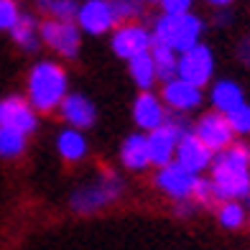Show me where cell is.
I'll return each instance as SVG.
<instances>
[{
	"label": "cell",
	"mask_w": 250,
	"mask_h": 250,
	"mask_svg": "<svg viewBox=\"0 0 250 250\" xmlns=\"http://www.w3.org/2000/svg\"><path fill=\"white\" fill-rule=\"evenodd\" d=\"M212 191L217 199L235 202L250 191V148L243 143L230 146L214 158Z\"/></svg>",
	"instance_id": "obj_1"
},
{
	"label": "cell",
	"mask_w": 250,
	"mask_h": 250,
	"mask_svg": "<svg viewBox=\"0 0 250 250\" xmlns=\"http://www.w3.org/2000/svg\"><path fill=\"white\" fill-rule=\"evenodd\" d=\"M28 95L36 110H51L66 97V74L59 64L41 62L28 77Z\"/></svg>",
	"instance_id": "obj_2"
},
{
	"label": "cell",
	"mask_w": 250,
	"mask_h": 250,
	"mask_svg": "<svg viewBox=\"0 0 250 250\" xmlns=\"http://www.w3.org/2000/svg\"><path fill=\"white\" fill-rule=\"evenodd\" d=\"M202 36V21L191 13H181V16H164L156 23L153 39L166 43L168 49H174L179 54H184L189 49H194Z\"/></svg>",
	"instance_id": "obj_3"
},
{
	"label": "cell",
	"mask_w": 250,
	"mask_h": 250,
	"mask_svg": "<svg viewBox=\"0 0 250 250\" xmlns=\"http://www.w3.org/2000/svg\"><path fill=\"white\" fill-rule=\"evenodd\" d=\"M187 123L181 120H171V123H164L161 128L151 130L146 135V141H148V156H151V164L156 166H168L171 164V156L179 146V138L181 135H187Z\"/></svg>",
	"instance_id": "obj_4"
},
{
	"label": "cell",
	"mask_w": 250,
	"mask_h": 250,
	"mask_svg": "<svg viewBox=\"0 0 250 250\" xmlns=\"http://www.w3.org/2000/svg\"><path fill=\"white\" fill-rule=\"evenodd\" d=\"M214 69V59H212V51L204 46V43H197L194 49H189L179 56L176 62V74L181 82H187L191 87H202L209 82Z\"/></svg>",
	"instance_id": "obj_5"
},
{
	"label": "cell",
	"mask_w": 250,
	"mask_h": 250,
	"mask_svg": "<svg viewBox=\"0 0 250 250\" xmlns=\"http://www.w3.org/2000/svg\"><path fill=\"white\" fill-rule=\"evenodd\" d=\"M194 135L212 153L214 151L222 153L232 146V128H230V123H227V118L220 115V112H207V115L197 123Z\"/></svg>",
	"instance_id": "obj_6"
},
{
	"label": "cell",
	"mask_w": 250,
	"mask_h": 250,
	"mask_svg": "<svg viewBox=\"0 0 250 250\" xmlns=\"http://www.w3.org/2000/svg\"><path fill=\"white\" fill-rule=\"evenodd\" d=\"M41 39L62 56H77L79 51V28L72 21H49V23H43Z\"/></svg>",
	"instance_id": "obj_7"
},
{
	"label": "cell",
	"mask_w": 250,
	"mask_h": 250,
	"mask_svg": "<svg viewBox=\"0 0 250 250\" xmlns=\"http://www.w3.org/2000/svg\"><path fill=\"white\" fill-rule=\"evenodd\" d=\"M120 187L123 184L118 176H107V181H102V184H95L84 191H77L72 197V207L77 212H95V209L105 207V204H110L120 194Z\"/></svg>",
	"instance_id": "obj_8"
},
{
	"label": "cell",
	"mask_w": 250,
	"mask_h": 250,
	"mask_svg": "<svg viewBox=\"0 0 250 250\" xmlns=\"http://www.w3.org/2000/svg\"><path fill=\"white\" fill-rule=\"evenodd\" d=\"M151 33L143 26H123L115 36H112V49L120 59H135V56L148 54L151 49Z\"/></svg>",
	"instance_id": "obj_9"
},
{
	"label": "cell",
	"mask_w": 250,
	"mask_h": 250,
	"mask_svg": "<svg viewBox=\"0 0 250 250\" xmlns=\"http://www.w3.org/2000/svg\"><path fill=\"white\" fill-rule=\"evenodd\" d=\"M0 128H13L26 135L36 128V112L26 100L8 97L0 102Z\"/></svg>",
	"instance_id": "obj_10"
},
{
	"label": "cell",
	"mask_w": 250,
	"mask_h": 250,
	"mask_svg": "<svg viewBox=\"0 0 250 250\" xmlns=\"http://www.w3.org/2000/svg\"><path fill=\"white\" fill-rule=\"evenodd\" d=\"M176 158H179V166H184L189 174H199L202 168H207L212 164V151L204 146L194 133H187L179 138V146H176Z\"/></svg>",
	"instance_id": "obj_11"
},
{
	"label": "cell",
	"mask_w": 250,
	"mask_h": 250,
	"mask_svg": "<svg viewBox=\"0 0 250 250\" xmlns=\"http://www.w3.org/2000/svg\"><path fill=\"white\" fill-rule=\"evenodd\" d=\"M156 181H158V187H161L166 194H171L174 199H187V197H191L197 176L189 174L187 168L179 166V164H168L158 171Z\"/></svg>",
	"instance_id": "obj_12"
},
{
	"label": "cell",
	"mask_w": 250,
	"mask_h": 250,
	"mask_svg": "<svg viewBox=\"0 0 250 250\" xmlns=\"http://www.w3.org/2000/svg\"><path fill=\"white\" fill-rule=\"evenodd\" d=\"M77 23L87 33H105L112 23H115L110 3L107 0H87L77 13Z\"/></svg>",
	"instance_id": "obj_13"
},
{
	"label": "cell",
	"mask_w": 250,
	"mask_h": 250,
	"mask_svg": "<svg viewBox=\"0 0 250 250\" xmlns=\"http://www.w3.org/2000/svg\"><path fill=\"white\" fill-rule=\"evenodd\" d=\"M133 115H135V123H138L143 130H156V128H161V125L166 123L161 100L153 97L151 92H143L138 100H135Z\"/></svg>",
	"instance_id": "obj_14"
},
{
	"label": "cell",
	"mask_w": 250,
	"mask_h": 250,
	"mask_svg": "<svg viewBox=\"0 0 250 250\" xmlns=\"http://www.w3.org/2000/svg\"><path fill=\"white\" fill-rule=\"evenodd\" d=\"M164 100L174 110H194L199 102H202V89L199 87H191L187 82H181V79L176 77V79H171V82H166Z\"/></svg>",
	"instance_id": "obj_15"
},
{
	"label": "cell",
	"mask_w": 250,
	"mask_h": 250,
	"mask_svg": "<svg viewBox=\"0 0 250 250\" xmlns=\"http://www.w3.org/2000/svg\"><path fill=\"white\" fill-rule=\"evenodd\" d=\"M62 115L69 120L74 128H89V125L95 123L97 112H95V105L87 97L69 95V97H64V102H62Z\"/></svg>",
	"instance_id": "obj_16"
},
{
	"label": "cell",
	"mask_w": 250,
	"mask_h": 250,
	"mask_svg": "<svg viewBox=\"0 0 250 250\" xmlns=\"http://www.w3.org/2000/svg\"><path fill=\"white\" fill-rule=\"evenodd\" d=\"M212 105H214V112L227 115V112H232L240 105H245L243 89L235 82H230V79H222V82H217L212 87Z\"/></svg>",
	"instance_id": "obj_17"
},
{
	"label": "cell",
	"mask_w": 250,
	"mask_h": 250,
	"mask_svg": "<svg viewBox=\"0 0 250 250\" xmlns=\"http://www.w3.org/2000/svg\"><path fill=\"white\" fill-rule=\"evenodd\" d=\"M151 59L156 64V77L164 79V82H171V79H176V51L168 49L166 43H161L158 39H151Z\"/></svg>",
	"instance_id": "obj_18"
},
{
	"label": "cell",
	"mask_w": 250,
	"mask_h": 250,
	"mask_svg": "<svg viewBox=\"0 0 250 250\" xmlns=\"http://www.w3.org/2000/svg\"><path fill=\"white\" fill-rule=\"evenodd\" d=\"M123 164L133 168V171H138V168H146L151 164V156H148V141H146V135H130L128 141L123 143Z\"/></svg>",
	"instance_id": "obj_19"
},
{
	"label": "cell",
	"mask_w": 250,
	"mask_h": 250,
	"mask_svg": "<svg viewBox=\"0 0 250 250\" xmlns=\"http://www.w3.org/2000/svg\"><path fill=\"white\" fill-rule=\"evenodd\" d=\"M130 77L135 79V84H138L141 89H148L153 84L156 79V64L151 59V54H143V56H135V59H130Z\"/></svg>",
	"instance_id": "obj_20"
},
{
	"label": "cell",
	"mask_w": 250,
	"mask_h": 250,
	"mask_svg": "<svg viewBox=\"0 0 250 250\" xmlns=\"http://www.w3.org/2000/svg\"><path fill=\"white\" fill-rule=\"evenodd\" d=\"M87 151V143L82 138V133L79 130H64L59 135V153L66 158V161H77V158H82Z\"/></svg>",
	"instance_id": "obj_21"
},
{
	"label": "cell",
	"mask_w": 250,
	"mask_h": 250,
	"mask_svg": "<svg viewBox=\"0 0 250 250\" xmlns=\"http://www.w3.org/2000/svg\"><path fill=\"white\" fill-rule=\"evenodd\" d=\"M10 33H13V39L21 43V46L36 49V21H33L31 16H21L18 23L10 28Z\"/></svg>",
	"instance_id": "obj_22"
},
{
	"label": "cell",
	"mask_w": 250,
	"mask_h": 250,
	"mask_svg": "<svg viewBox=\"0 0 250 250\" xmlns=\"http://www.w3.org/2000/svg\"><path fill=\"white\" fill-rule=\"evenodd\" d=\"M26 146V135L13 128H0V156H18Z\"/></svg>",
	"instance_id": "obj_23"
},
{
	"label": "cell",
	"mask_w": 250,
	"mask_h": 250,
	"mask_svg": "<svg viewBox=\"0 0 250 250\" xmlns=\"http://www.w3.org/2000/svg\"><path fill=\"white\" fill-rule=\"evenodd\" d=\"M220 222L222 227H227V230H237L243 222H245V209L243 204L237 202H225L220 207Z\"/></svg>",
	"instance_id": "obj_24"
},
{
	"label": "cell",
	"mask_w": 250,
	"mask_h": 250,
	"mask_svg": "<svg viewBox=\"0 0 250 250\" xmlns=\"http://www.w3.org/2000/svg\"><path fill=\"white\" fill-rule=\"evenodd\" d=\"M110 10H112V18L115 21H130L141 13V8L135 0H107Z\"/></svg>",
	"instance_id": "obj_25"
},
{
	"label": "cell",
	"mask_w": 250,
	"mask_h": 250,
	"mask_svg": "<svg viewBox=\"0 0 250 250\" xmlns=\"http://www.w3.org/2000/svg\"><path fill=\"white\" fill-rule=\"evenodd\" d=\"M227 123H230L232 133H250V105H240L237 110L227 112Z\"/></svg>",
	"instance_id": "obj_26"
},
{
	"label": "cell",
	"mask_w": 250,
	"mask_h": 250,
	"mask_svg": "<svg viewBox=\"0 0 250 250\" xmlns=\"http://www.w3.org/2000/svg\"><path fill=\"white\" fill-rule=\"evenodd\" d=\"M43 3H46V8H49L59 21H72V18H77V13H79V8H77L74 0H43Z\"/></svg>",
	"instance_id": "obj_27"
},
{
	"label": "cell",
	"mask_w": 250,
	"mask_h": 250,
	"mask_svg": "<svg viewBox=\"0 0 250 250\" xmlns=\"http://www.w3.org/2000/svg\"><path fill=\"white\" fill-rule=\"evenodd\" d=\"M18 8L13 0H0V31H5V28H13L18 23Z\"/></svg>",
	"instance_id": "obj_28"
},
{
	"label": "cell",
	"mask_w": 250,
	"mask_h": 250,
	"mask_svg": "<svg viewBox=\"0 0 250 250\" xmlns=\"http://www.w3.org/2000/svg\"><path fill=\"white\" fill-rule=\"evenodd\" d=\"M194 0H161V5L166 10V16H181V13H189V5Z\"/></svg>",
	"instance_id": "obj_29"
},
{
	"label": "cell",
	"mask_w": 250,
	"mask_h": 250,
	"mask_svg": "<svg viewBox=\"0 0 250 250\" xmlns=\"http://www.w3.org/2000/svg\"><path fill=\"white\" fill-rule=\"evenodd\" d=\"M191 197H197L199 202H209V199L214 197L212 181H207V179H197V181H194V189H191Z\"/></svg>",
	"instance_id": "obj_30"
},
{
	"label": "cell",
	"mask_w": 250,
	"mask_h": 250,
	"mask_svg": "<svg viewBox=\"0 0 250 250\" xmlns=\"http://www.w3.org/2000/svg\"><path fill=\"white\" fill-rule=\"evenodd\" d=\"M240 54H243V59H245L248 64H250V41H245V43H243V49H240Z\"/></svg>",
	"instance_id": "obj_31"
},
{
	"label": "cell",
	"mask_w": 250,
	"mask_h": 250,
	"mask_svg": "<svg viewBox=\"0 0 250 250\" xmlns=\"http://www.w3.org/2000/svg\"><path fill=\"white\" fill-rule=\"evenodd\" d=\"M207 3H212V5H227V3H232V0H207Z\"/></svg>",
	"instance_id": "obj_32"
},
{
	"label": "cell",
	"mask_w": 250,
	"mask_h": 250,
	"mask_svg": "<svg viewBox=\"0 0 250 250\" xmlns=\"http://www.w3.org/2000/svg\"><path fill=\"white\" fill-rule=\"evenodd\" d=\"M146 3H161V0H146Z\"/></svg>",
	"instance_id": "obj_33"
}]
</instances>
